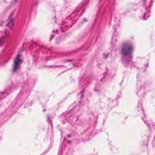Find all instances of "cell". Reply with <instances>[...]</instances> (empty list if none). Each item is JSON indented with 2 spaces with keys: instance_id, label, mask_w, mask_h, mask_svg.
<instances>
[{
  "instance_id": "obj_1",
  "label": "cell",
  "mask_w": 155,
  "mask_h": 155,
  "mask_svg": "<svg viewBox=\"0 0 155 155\" xmlns=\"http://www.w3.org/2000/svg\"><path fill=\"white\" fill-rule=\"evenodd\" d=\"M133 47L130 44H125L122 47V53L125 55H127L131 53Z\"/></svg>"
}]
</instances>
